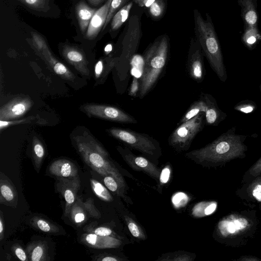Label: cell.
<instances>
[{"label":"cell","instance_id":"7402d4cb","mask_svg":"<svg viewBox=\"0 0 261 261\" xmlns=\"http://www.w3.org/2000/svg\"><path fill=\"white\" fill-rule=\"evenodd\" d=\"M118 61L117 58L109 57L100 58L97 62L94 68L96 84H101L106 81L109 73L116 65Z\"/></svg>","mask_w":261,"mask_h":261},{"label":"cell","instance_id":"83f0119b","mask_svg":"<svg viewBox=\"0 0 261 261\" xmlns=\"http://www.w3.org/2000/svg\"><path fill=\"white\" fill-rule=\"evenodd\" d=\"M215 201H205L197 203L192 210V215L196 218L203 217L213 214L217 209Z\"/></svg>","mask_w":261,"mask_h":261},{"label":"cell","instance_id":"ee69618b","mask_svg":"<svg viewBox=\"0 0 261 261\" xmlns=\"http://www.w3.org/2000/svg\"><path fill=\"white\" fill-rule=\"evenodd\" d=\"M36 117L33 116L29 117L28 118H26L20 120H9V121H4V120H0V129L2 130L3 129H4L8 126L19 124L21 123H27L31 122V121H33L36 119Z\"/></svg>","mask_w":261,"mask_h":261},{"label":"cell","instance_id":"3957f363","mask_svg":"<svg viewBox=\"0 0 261 261\" xmlns=\"http://www.w3.org/2000/svg\"><path fill=\"white\" fill-rule=\"evenodd\" d=\"M195 29L204 56L219 79L225 82L227 74L221 50L220 43L215 29L212 18L206 13V19L197 9L194 11Z\"/></svg>","mask_w":261,"mask_h":261},{"label":"cell","instance_id":"7c38bea8","mask_svg":"<svg viewBox=\"0 0 261 261\" xmlns=\"http://www.w3.org/2000/svg\"><path fill=\"white\" fill-rule=\"evenodd\" d=\"M33 105L29 96L15 97L1 107L0 120L9 121L22 117Z\"/></svg>","mask_w":261,"mask_h":261},{"label":"cell","instance_id":"f35d334b","mask_svg":"<svg viewBox=\"0 0 261 261\" xmlns=\"http://www.w3.org/2000/svg\"><path fill=\"white\" fill-rule=\"evenodd\" d=\"M31 34L33 45L39 53L48 48L45 39L40 34L36 32H31Z\"/></svg>","mask_w":261,"mask_h":261},{"label":"cell","instance_id":"2e32d148","mask_svg":"<svg viewBox=\"0 0 261 261\" xmlns=\"http://www.w3.org/2000/svg\"><path fill=\"white\" fill-rule=\"evenodd\" d=\"M112 0H107L105 4L96 11L91 18L85 37L89 40L95 39L103 28L109 11Z\"/></svg>","mask_w":261,"mask_h":261},{"label":"cell","instance_id":"cb8c5ba5","mask_svg":"<svg viewBox=\"0 0 261 261\" xmlns=\"http://www.w3.org/2000/svg\"><path fill=\"white\" fill-rule=\"evenodd\" d=\"M26 253L31 261L49 260L47 254V244L45 241H38L28 245Z\"/></svg>","mask_w":261,"mask_h":261},{"label":"cell","instance_id":"9a60e30c","mask_svg":"<svg viewBox=\"0 0 261 261\" xmlns=\"http://www.w3.org/2000/svg\"><path fill=\"white\" fill-rule=\"evenodd\" d=\"M64 59L82 75L88 76V62L84 53L77 47L65 45L62 51Z\"/></svg>","mask_w":261,"mask_h":261},{"label":"cell","instance_id":"7a4b0ae2","mask_svg":"<svg viewBox=\"0 0 261 261\" xmlns=\"http://www.w3.org/2000/svg\"><path fill=\"white\" fill-rule=\"evenodd\" d=\"M74 146L86 164L101 175H111L125 189L126 182L103 146L90 134L84 131L72 137Z\"/></svg>","mask_w":261,"mask_h":261},{"label":"cell","instance_id":"1f68e13d","mask_svg":"<svg viewBox=\"0 0 261 261\" xmlns=\"http://www.w3.org/2000/svg\"><path fill=\"white\" fill-rule=\"evenodd\" d=\"M103 182L107 188L110 191L121 196L126 202L132 203L131 199L124 194V189L113 176L110 175L105 176Z\"/></svg>","mask_w":261,"mask_h":261},{"label":"cell","instance_id":"d590c367","mask_svg":"<svg viewBox=\"0 0 261 261\" xmlns=\"http://www.w3.org/2000/svg\"><path fill=\"white\" fill-rule=\"evenodd\" d=\"M28 7L42 12H47L49 9V0H19Z\"/></svg>","mask_w":261,"mask_h":261},{"label":"cell","instance_id":"603a6c76","mask_svg":"<svg viewBox=\"0 0 261 261\" xmlns=\"http://www.w3.org/2000/svg\"><path fill=\"white\" fill-rule=\"evenodd\" d=\"M84 1L79 2L75 6V13L81 32L86 33L90 21L96 12Z\"/></svg>","mask_w":261,"mask_h":261},{"label":"cell","instance_id":"d4e9b609","mask_svg":"<svg viewBox=\"0 0 261 261\" xmlns=\"http://www.w3.org/2000/svg\"><path fill=\"white\" fill-rule=\"evenodd\" d=\"M73 223L77 226L84 224L89 217L82 200L77 197L71 206L68 216Z\"/></svg>","mask_w":261,"mask_h":261},{"label":"cell","instance_id":"ac0fdd59","mask_svg":"<svg viewBox=\"0 0 261 261\" xmlns=\"http://www.w3.org/2000/svg\"><path fill=\"white\" fill-rule=\"evenodd\" d=\"M0 203L15 207L18 203V194L11 180L2 172L0 173Z\"/></svg>","mask_w":261,"mask_h":261},{"label":"cell","instance_id":"836d02e7","mask_svg":"<svg viewBox=\"0 0 261 261\" xmlns=\"http://www.w3.org/2000/svg\"><path fill=\"white\" fill-rule=\"evenodd\" d=\"M90 185L93 193L101 200L111 202L113 198L107 189L100 182L94 179H90Z\"/></svg>","mask_w":261,"mask_h":261},{"label":"cell","instance_id":"6da1fadb","mask_svg":"<svg viewBox=\"0 0 261 261\" xmlns=\"http://www.w3.org/2000/svg\"><path fill=\"white\" fill-rule=\"evenodd\" d=\"M235 127L223 133L205 146L185 153V156L201 165L225 162L243 156L247 149L246 136L236 133Z\"/></svg>","mask_w":261,"mask_h":261},{"label":"cell","instance_id":"e0dca14e","mask_svg":"<svg viewBox=\"0 0 261 261\" xmlns=\"http://www.w3.org/2000/svg\"><path fill=\"white\" fill-rule=\"evenodd\" d=\"M81 242L90 248L95 249L117 248L121 244L120 241L115 237L101 236L88 232L81 236Z\"/></svg>","mask_w":261,"mask_h":261},{"label":"cell","instance_id":"44dd1931","mask_svg":"<svg viewBox=\"0 0 261 261\" xmlns=\"http://www.w3.org/2000/svg\"><path fill=\"white\" fill-rule=\"evenodd\" d=\"M40 54L57 74L67 80L73 81L74 80V74L66 66L54 57L49 48L45 49Z\"/></svg>","mask_w":261,"mask_h":261},{"label":"cell","instance_id":"4dcf8cb0","mask_svg":"<svg viewBox=\"0 0 261 261\" xmlns=\"http://www.w3.org/2000/svg\"><path fill=\"white\" fill-rule=\"evenodd\" d=\"M133 5V2L128 3L114 14L112 18L111 23V30L112 31L118 30L127 20Z\"/></svg>","mask_w":261,"mask_h":261},{"label":"cell","instance_id":"11a10c76","mask_svg":"<svg viewBox=\"0 0 261 261\" xmlns=\"http://www.w3.org/2000/svg\"><path fill=\"white\" fill-rule=\"evenodd\" d=\"M112 48V45L110 44H109L106 46V47L105 48V51L107 54H108L111 51Z\"/></svg>","mask_w":261,"mask_h":261},{"label":"cell","instance_id":"8992f818","mask_svg":"<svg viewBox=\"0 0 261 261\" xmlns=\"http://www.w3.org/2000/svg\"><path fill=\"white\" fill-rule=\"evenodd\" d=\"M205 124L204 112L179 124L168 138L169 146L177 152L188 150L194 139L203 129Z\"/></svg>","mask_w":261,"mask_h":261},{"label":"cell","instance_id":"ffe728a7","mask_svg":"<svg viewBox=\"0 0 261 261\" xmlns=\"http://www.w3.org/2000/svg\"><path fill=\"white\" fill-rule=\"evenodd\" d=\"M47 172L57 178L72 177L79 176L76 166L66 159L55 160L48 166Z\"/></svg>","mask_w":261,"mask_h":261},{"label":"cell","instance_id":"f1b7e54d","mask_svg":"<svg viewBox=\"0 0 261 261\" xmlns=\"http://www.w3.org/2000/svg\"><path fill=\"white\" fill-rule=\"evenodd\" d=\"M206 109V104L204 101L200 97L197 100L194 101L182 117L180 119L178 125L185 122L202 112L205 113Z\"/></svg>","mask_w":261,"mask_h":261},{"label":"cell","instance_id":"f907efd6","mask_svg":"<svg viewBox=\"0 0 261 261\" xmlns=\"http://www.w3.org/2000/svg\"><path fill=\"white\" fill-rule=\"evenodd\" d=\"M155 0H134V2L139 6L149 7Z\"/></svg>","mask_w":261,"mask_h":261},{"label":"cell","instance_id":"7dc6e473","mask_svg":"<svg viewBox=\"0 0 261 261\" xmlns=\"http://www.w3.org/2000/svg\"><path fill=\"white\" fill-rule=\"evenodd\" d=\"M251 194L257 201L261 202V181L254 183L252 186Z\"/></svg>","mask_w":261,"mask_h":261},{"label":"cell","instance_id":"7bdbcfd3","mask_svg":"<svg viewBox=\"0 0 261 261\" xmlns=\"http://www.w3.org/2000/svg\"><path fill=\"white\" fill-rule=\"evenodd\" d=\"M92 260L95 261H124L126 259L123 258L109 253H101L97 255L91 256Z\"/></svg>","mask_w":261,"mask_h":261},{"label":"cell","instance_id":"816d5d0a","mask_svg":"<svg viewBox=\"0 0 261 261\" xmlns=\"http://www.w3.org/2000/svg\"><path fill=\"white\" fill-rule=\"evenodd\" d=\"M5 231V221L3 215V213L1 211L0 214V241H2L4 237V232Z\"/></svg>","mask_w":261,"mask_h":261},{"label":"cell","instance_id":"5bb4252c","mask_svg":"<svg viewBox=\"0 0 261 261\" xmlns=\"http://www.w3.org/2000/svg\"><path fill=\"white\" fill-rule=\"evenodd\" d=\"M200 97L205 102L206 106L205 112V124L217 126L226 117V114L218 107L216 99L211 94L201 92Z\"/></svg>","mask_w":261,"mask_h":261},{"label":"cell","instance_id":"4316f807","mask_svg":"<svg viewBox=\"0 0 261 261\" xmlns=\"http://www.w3.org/2000/svg\"><path fill=\"white\" fill-rule=\"evenodd\" d=\"M30 223L33 227L44 233L56 234L60 232L59 228L56 225L41 217L32 218Z\"/></svg>","mask_w":261,"mask_h":261},{"label":"cell","instance_id":"9c48e42d","mask_svg":"<svg viewBox=\"0 0 261 261\" xmlns=\"http://www.w3.org/2000/svg\"><path fill=\"white\" fill-rule=\"evenodd\" d=\"M203 57L198 41L196 38L192 39L188 51L187 70L190 77L198 83L202 82L205 74Z\"/></svg>","mask_w":261,"mask_h":261},{"label":"cell","instance_id":"4fadbf2b","mask_svg":"<svg viewBox=\"0 0 261 261\" xmlns=\"http://www.w3.org/2000/svg\"><path fill=\"white\" fill-rule=\"evenodd\" d=\"M249 221L245 217L232 214L222 220L218 224V232L223 237L236 236L247 230L250 226Z\"/></svg>","mask_w":261,"mask_h":261},{"label":"cell","instance_id":"52a82bcc","mask_svg":"<svg viewBox=\"0 0 261 261\" xmlns=\"http://www.w3.org/2000/svg\"><path fill=\"white\" fill-rule=\"evenodd\" d=\"M80 109L89 117L125 124H136L137 120L132 115L117 107L97 103H86Z\"/></svg>","mask_w":261,"mask_h":261},{"label":"cell","instance_id":"ab89813d","mask_svg":"<svg viewBox=\"0 0 261 261\" xmlns=\"http://www.w3.org/2000/svg\"><path fill=\"white\" fill-rule=\"evenodd\" d=\"M149 8L151 16L158 18L161 17L164 13L165 4L162 0H155Z\"/></svg>","mask_w":261,"mask_h":261},{"label":"cell","instance_id":"b9f144b4","mask_svg":"<svg viewBox=\"0 0 261 261\" xmlns=\"http://www.w3.org/2000/svg\"><path fill=\"white\" fill-rule=\"evenodd\" d=\"M255 108L256 106L253 102L245 100L242 101L236 105L234 107V109L245 113H249L253 111Z\"/></svg>","mask_w":261,"mask_h":261},{"label":"cell","instance_id":"277c9868","mask_svg":"<svg viewBox=\"0 0 261 261\" xmlns=\"http://www.w3.org/2000/svg\"><path fill=\"white\" fill-rule=\"evenodd\" d=\"M169 49V38L164 35L155 40L146 50L143 57V72L139 80L140 99L153 89L161 77L167 63Z\"/></svg>","mask_w":261,"mask_h":261},{"label":"cell","instance_id":"5b68a950","mask_svg":"<svg viewBox=\"0 0 261 261\" xmlns=\"http://www.w3.org/2000/svg\"><path fill=\"white\" fill-rule=\"evenodd\" d=\"M111 136L126 147L137 150L155 164L162 155V148L158 140L151 136L128 128L112 127L106 129Z\"/></svg>","mask_w":261,"mask_h":261},{"label":"cell","instance_id":"30bf717a","mask_svg":"<svg viewBox=\"0 0 261 261\" xmlns=\"http://www.w3.org/2000/svg\"><path fill=\"white\" fill-rule=\"evenodd\" d=\"M141 28L137 16L132 17L122 42V55L127 65L138 49L141 39Z\"/></svg>","mask_w":261,"mask_h":261},{"label":"cell","instance_id":"d6986e66","mask_svg":"<svg viewBox=\"0 0 261 261\" xmlns=\"http://www.w3.org/2000/svg\"><path fill=\"white\" fill-rule=\"evenodd\" d=\"M241 7L244 28L258 27V13L257 0H237Z\"/></svg>","mask_w":261,"mask_h":261},{"label":"cell","instance_id":"74e56055","mask_svg":"<svg viewBox=\"0 0 261 261\" xmlns=\"http://www.w3.org/2000/svg\"><path fill=\"white\" fill-rule=\"evenodd\" d=\"M84 230L88 233H92L101 236L115 237V233L112 229L104 226H87L85 228Z\"/></svg>","mask_w":261,"mask_h":261},{"label":"cell","instance_id":"e575fe53","mask_svg":"<svg viewBox=\"0 0 261 261\" xmlns=\"http://www.w3.org/2000/svg\"><path fill=\"white\" fill-rule=\"evenodd\" d=\"M124 217L126 225L132 236L139 240H145L146 236L141 227L129 216H125Z\"/></svg>","mask_w":261,"mask_h":261},{"label":"cell","instance_id":"60d3db41","mask_svg":"<svg viewBox=\"0 0 261 261\" xmlns=\"http://www.w3.org/2000/svg\"><path fill=\"white\" fill-rule=\"evenodd\" d=\"M84 204L88 213L89 217L96 219L100 217V213L95 206L92 198H88L85 202H84Z\"/></svg>","mask_w":261,"mask_h":261},{"label":"cell","instance_id":"f5cc1de1","mask_svg":"<svg viewBox=\"0 0 261 261\" xmlns=\"http://www.w3.org/2000/svg\"><path fill=\"white\" fill-rule=\"evenodd\" d=\"M238 260H243V261H254V260H260L259 259L257 258H255L254 257L251 256H243L240 258L238 259Z\"/></svg>","mask_w":261,"mask_h":261},{"label":"cell","instance_id":"9f6ffc18","mask_svg":"<svg viewBox=\"0 0 261 261\" xmlns=\"http://www.w3.org/2000/svg\"><path fill=\"white\" fill-rule=\"evenodd\" d=\"M259 89H260V92H261V84H260V86H259Z\"/></svg>","mask_w":261,"mask_h":261},{"label":"cell","instance_id":"d6a6232c","mask_svg":"<svg viewBox=\"0 0 261 261\" xmlns=\"http://www.w3.org/2000/svg\"><path fill=\"white\" fill-rule=\"evenodd\" d=\"M195 258L194 253L178 251L163 254L157 260L160 261H192Z\"/></svg>","mask_w":261,"mask_h":261},{"label":"cell","instance_id":"484cf974","mask_svg":"<svg viewBox=\"0 0 261 261\" xmlns=\"http://www.w3.org/2000/svg\"><path fill=\"white\" fill-rule=\"evenodd\" d=\"M241 40L249 49H253L261 40V33L258 27L244 28Z\"/></svg>","mask_w":261,"mask_h":261},{"label":"cell","instance_id":"c3c4849f","mask_svg":"<svg viewBox=\"0 0 261 261\" xmlns=\"http://www.w3.org/2000/svg\"><path fill=\"white\" fill-rule=\"evenodd\" d=\"M187 199L186 195L183 193H177L173 197L172 202L174 205L177 206H180L182 205H184L185 202L181 201V199Z\"/></svg>","mask_w":261,"mask_h":261},{"label":"cell","instance_id":"db71d44e","mask_svg":"<svg viewBox=\"0 0 261 261\" xmlns=\"http://www.w3.org/2000/svg\"><path fill=\"white\" fill-rule=\"evenodd\" d=\"M90 4H91L92 5L94 6H97L99 4H100L101 2L103 1V0H86Z\"/></svg>","mask_w":261,"mask_h":261},{"label":"cell","instance_id":"8d00e7d4","mask_svg":"<svg viewBox=\"0 0 261 261\" xmlns=\"http://www.w3.org/2000/svg\"><path fill=\"white\" fill-rule=\"evenodd\" d=\"M127 1L128 0H112L106 21L103 28V30L111 20L113 16L116 13V11L123 7V6Z\"/></svg>","mask_w":261,"mask_h":261},{"label":"cell","instance_id":"f546056e","mask_svg":"<svg viewBox=\"0 0 261 261\" xmlns=\"http://www.w3.org/2000/svg\"><path fill=\"white\" fill-rule=\"evenodd\" d=\"M32 156L35 168L39 172L45 156V149L42 142L36 137L32 143Z\"/></svg>","mask_w":261,"mask_h":261},{"label":"cell","instance_id":"ba28073f","mask_svg":"<svg viewBox=\"0 0 261 261\" xmlns=\"http://www.w3.org/2000/svg\"><path fill=\"white\" fill-rule=\"evenodd\" d=\"M117 150L123 160L133 169L138 171H143L159 182L161 170L156 166V164L147 158L134 154L127 147L121 146L117 147Z\"/></svg>","mask_w":261,"mask_h":261},{"label":"cell","instance_id":"8fae6325","mask_svg":"<svg viewBox=\"0 0 261 261\" xmlns=\"http://www.w3.org/2000/svg\"><path fill=\"white\" fill-rule=\"evenodd\" d=\"M57 189L65 201L64 215L68 216L71 206L76 200L77 194L81 188L79 176L72 177H59L56 179Z\"/></svg>","mask_w":261,"mask_h":261},{"label":"cell","instance_id":"681fc988","mask_svg":"<svg viewBox=\"0 0 261 261\" xmlns=\"http://www.w3.org/2000/svg\"><path fill=\"white\" fill-rule=\"evenodd\" d=\"M250 173L253 176H257L261 173V158L251 168Z\"/></svg>","mask_w":261,"mask_h":261},{"label":"cell","instance_id":"bcb514c9","mask_svg":"<svg viewBox=\"0 0 261 261\" xmlns=\"http://www.w3.org/2000/svg\"><path fill=\"white\" fill-rule=\"evenodd\" d=\"M171 170L169 166L165 167L162 171L160 174L159 182L161 186L166 184L169 179Z\"/></svg>","mask_w":261,"mask_h":261},{"label":"cell","instance_id":"f6af8a7d","mask_svg":"<svg viewBox=\"0 0 261 261\" xmlns=\"http://www.w3.org/2000/svg\"><path fill=\"white\" fill-rule=\"evenodd\" d=\"M12 250L13 251L15 255L19 260L22 261H27L29 260L27 253L18 244H15L12 247Z\"/></svg>","mask_w":261,"mask_h":261}]
</instances>
